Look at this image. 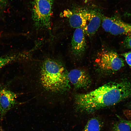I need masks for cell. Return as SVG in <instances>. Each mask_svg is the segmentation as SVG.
<instances>
[{
	"instance_id": "1",
	"label": "cell",
	"mask_w": 131,
	"mask_h": 131,
	"mask_svg": "<svg viewBox=\"0 0 131 131\" xmlns=\"http://www.w3.org/2000/svg\"><path fill=\"white\" fill-rule=\"evenodd\" d=\"M131 96V83L128 81L110 82L89 92L76 95L77 110L90 113L114 105Z\"/></svg>"
},
{
	"instance_id": "2",
	"label": "cell",
	"mask_w": 131,
	"mask_h": 131,
	"mask_svg": "<svg viewBox=\"0 0 131 131\" xmlns=\"http://www.w3.org/2000/svg\"><path fill=\"white\" fill-rule=\"evenodd\" d=\"M68 73L61 62L56 59L47 58L41 66V83L49 91L55 92H66L70 87Z\"/></svg>"
},
{
	"instance_id": "3",
	"label": "cell",
	"mask_w": 131,
	"mask_h": 131,
	"mask_svg": "<svg viewBox=\"0 0 131 131\" xmlns=\"http://www.w3.org/2000/svg\"><path fill=\"white\" fill-rule=\"evenodd\" d=\"M54 0H33L32 18L37 30L51 29Z\"/></svg>"
},
{
	"instance_id": "4",
	"label": "cell",
	"mask_w": 131,
	"mask_h": 131,
	"mask_svg": "<svg viewBox=\"0 0 131 131\" xmlns=\"http://www.w3.org/2000/svg\"><path fill=\"white\" fill-rule=\"evenodd\" d=\"M95 62L100 69L107 72L117 71L124 65L123 60L116 52L108 50L99 52Z\"/></svg>"
},
{
	"instance_id": "5",
	"label": "cell",
	"mask_w": 131,
	"mask_h": 131,
	"mask_svg": "<svg viewBox=\"0 0 131 131\" xmlns=\"http://www.w3.org/2000/svg\"><path fill=\"white\" fill-rule=\"evenodd\" d=\"M16 93L6 87H0V117L1 118L17 104Z\"/></svg>"
},
{
	"instance_id": "6",
	"label": "cell",
	"mask_w": 131,
	"mask_h": 131,
	"mask_svg": "<svg viewBox=\"0 0 131 131\" xmlns=\"http://www.w3.org/2000/svg\"><path fill=\"white\" fill-rule=\"evenodd\" d=\"M85 34L83 29L76 28L73 33L71 43L72 55L76 58L81 57L85 52L86 42Z\"/></svg>"
},
{
	"instance_id": "7",
	"label": "cell",
	"mask_w": 131,
	"mask_h": 131,
	"mask_svg": "<svg viewBox=\"0 0 131 131\" xmlns=\"http://www.w3.org/2000/svg\"><path fill=\"white\" fill-rule=\"evenodd\" d=\"M70 82L77 89H86L91 84L90 77L88 73L84 70L74 69L68 72Z\"/></svg>"
},
{
	"instance_id": "8",
	"label": "cell",
	"mask_w": 131,
	"mask_h": 131,
	"mask_svg": "<svg viewBox=\"0 0 131 131\" xmlns=\"http://www.w3.org/2000/svg\"><path fill=\"white\" fill-rule=\"evenodd\" d=\"M74 11H65L63 15L68 17L71 27L83 29L86 23L89 11L85 9Z\"/></svg>"
},
{
	"instance_id": "9",
	"label": "cell",
	"mask_w": 131,
	"mask_h": 131,
	"mask_svg": "<svg viewBox=\"0 0 131 131\" xmlns=\"http://www.w3.org/2000/svg\"><path fill=\"white\" fill-rule=\"evenodd\" d=\"M101 19L99 13L93 11H89L86 23L83 29L85 34L89 37L93 35L99 27Z\"/></svg>"
},
{
	"instance_id": "10",
	"label": "cell",
	"mask_w": 131,
	"mask_h": 131,
	"mask_svg": "<svg viewBox=\"0 0 131 131\" xmlns=\"http://www.w3.org/2000/svg\"><path fill=\"white\" fill-rule=\"evenodd\" d=\"M109 32L114 35H131V24L125 23L115 18Z\"/></svg>"
},
{
	"instance_id": "11",
	"label": "cell",
	"mask_w": 131,
	"mask_h": 131,
	"mask_svg": "<svg viewBox=\"0 0 131 131\" xmlns=\"http://www.w3.org/2000/svg\"><path fill=\"white\" fill-rule=\"evenodd\" d=\"M26 54L25 52L9 54L0 57V69L9 64L25 60Z\"/></svg>"
},
{
	"instance_id": "12",
	"label": "cell",
	"mask_w": 131,
	"mask_h": 131,
	"mask_svg": "<svg viewBox=\"0 0 131 131\" xmlns=\"http://www.w3.org/2000/svg\"><path fill=\"white\" fill-rule=\"evenodd\" d=\"M102 125L99 118L93 117L88 120L82 131H100Z\"/></svg>"
},
{
	"instance_id": "13",
	"label": "cell",
	"mask_w": 131,
	"mask_h": 131,
	"mask_svg": "<svg viewBox=\"0 0 131 131\" xmlns=\"http://www.w3.org/2000/svg\"><path fill=\"white\" fill-rule=\"evenodd\" d=\"M113 130V131H130L131 129L128 125L119 120L114 124Z\"/></svg>"
},
{
	"instance_id": "14",
	"label": "cell",
	"mask_w": 131,
	"mask_h": 131,
	"mask_svg": "<svg viewBox=\"0 0 131 131\" xmlns=\"http://www.w3.org/2000/svg\"><path fill=\"white\" fill-rule=\"evenodd\" d=\"M114 18L104 17L102 18V26L104 30L109 32L111 26L113 23Z\"/></svg>"
},
{
	"instance_id": "15",
	"label": "cell",
	"mask_w": 131,
	"mask_h": 131,
	"mask_svg": "<svg viewBox=\"0 0 131 131\" xmlns=\"http://www.w3.org/2000/svg\"><path fill=\"white\" fill-rule=\"evenodd\" d=\"M8 3V0H0V17L5 10Z\"/></svg>"
},
{
	"instance_id": "16",
	"label": "cell",
	"mask_w": 131,
	"mask_h": 131,
	"mask_svg": "<svg viewBox=\"0 0 131 131\" xmlns=\"http://www.w3.org/2000/svg\"><path fill=\"white\" fill-rule=\"evenodd\" d=\"M129 66L131 67V52H126L122 54Z\"/></svg>"
},
{
	"instance_id": "17",
	"label": "cell",
	"mask_w": 131,
	"mask_h": 131,
	"mask_svg": "<svg viewBox=\"0 0 131 131\" xmlns=\"http://www.w3.org/2000/svg\"><path fill=\"white\" fill-rule=\"evenodd\" d=\"M124 44L126 47L131 49V35H128L125 38Z\"/></svg>"
},
{
	"instance_id": "18",
	"label": "cell",
	"mask_w": 131,
	"mask_h": 131,
	"mask_svg": "<svg viewBox=\"0 0 131 131\" xmlns=\"http://www.w3.org/2000/svg\"><path fill=\"white\" fill-rule=\"evenodd\" d=\"M119 119L128 125L130 127L131 130V121L126 120L121 118H119Z\"/></svg>"
},
{
	"instance_id": "19",
	"label": "cell",
	"mask_w": 131,
	"mask_h": 131,
	"mask_svg": "<svg viewBox=\"0 0 131 131\" xmlns=\"http://www.w3.org/2000/svg\"><path fill=\"white\" fill-rule=\"evenodd\" d=\"M0 131H3V130L1 127L0 126Z\"/></svg>"
},
{
	"instance_id": "20",
	"label": "cell",
	"mask_w": 131,
	"mask_h": 131,
	"mask_svg": "<svg viewBox=\"0 0 131 131\" xmlns=\"http://www.w3.org/2000/svg\"><path fill=\"white\" fill-rule=\"evenodd\" d=\"M129 106L131 108V102L130 103Z\"/></svg>"
}]
</instances>
